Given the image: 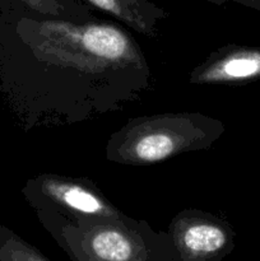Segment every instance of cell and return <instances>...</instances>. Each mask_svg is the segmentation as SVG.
<instances>
[{"mask_svg":"<svg viewBox=\"0 0 260 261\" xmlns=\"http://www.w3.org/2000/svg\"><path fill=\"white\" fill-rule=\"evenodd\" d=\"M152 84L142 47L119 23L0 12V94L25 133L121 111Z\"/></svg>","mask_w":260,"mask_h":261,"instance_id":"obj_1","label":"cell"},{"mask_svg":"<svg viewBox=\"0 0 260 261\" xmlns=\"http://www.w3.org/2000/svg\"><path fill=\"white\" fill-rule=\"evenodd\" d=\"M41 226L70 261H176L167 231L122 213L115 218H68L35 212Z\"/></svg>","mask_w":260,"mask_h":261,"instance_id":"obj_2","label":"cell"},{"mask_svg":"<svg viewBox=\"0 0 260 261\" xmlns=\"http://www.w3.org/2000/svg\"><path fill=\"white\" fill-rule=\"evenodd\" d=\"M226 132L218 119L201 112H165L132 117L110 135L106 160L124 166H152L183 153L211 148Z\"/></svg>","mask_w":260,"mask_h":261,"instance_id":"obj_3","label":"cell"},{"mask_svg":"<svg viewBox=\"0 0 260 261\" xmlns=\"http://www.w3.org/2000/svg\"><path fill=\"white\" fill-rule=\"evenodd\" d=\"M22 195L35 212H55L68 218H115L122 212L92 180L42 173L25 181Z\"/></svg>","mask_w":260,"mask_h":261,"instance_id":"obj_4","label":"cell"},{"mask_svg":"<svg viewBox=\"0 0 260 261\" xmlns=\"http://www.w3.org/2000/svg\"><path fill=\"white\" fill-rule=\"evenodd\" d=\"M176 261H222L235 246L227 221L200 209H184L168 224Z\"/></svg>","mask_w":260,"mask_h":261,"instance_id":"obj_5","label":"cell"},{"mask_svg":"<svg viewBox=\"0 0 260 261\" xmlns=\"http://www.w3.org/2000/svg\"><path fill=\"white\" fill-rule=\"evenodd\" d=\"M260 81V46L229 43L212 53L189 74L193 86H242Z\"/></svg>","mask_w":260,"mask_h":261,"instance_id":"obj_6","label":"cell"},{"mask_svg":"<svg viewBox=\"0 0 260 261\" xmlns=\"http://www.w3.org/2000/svg\"><path fill=\"white\" fill-rule=\"evenodd\" d=\"M89 8H96L111 15L144 37L160 36V23L170 13L150 0H82Z\"/></svg>","mask_w":260,"mask_h":261,"instance_id":"obj_7","label":"cell"},{"mask_svg":"<svg viewBox=\"0 0 260 261\" xmlns=\"http://www.w3.org/2000/svg\"><path fill=\"white\" fill-rule=\"evenodd\" d=\"M7 10L73 20H87L94 17L91 8L82 0H0V12Z\"/></svg>","mask_w":260,"mask_h":261,"instance_id":"obj_8","label":"cell"},{"mask_svg":"<svg viewBox=\"0 0 260 261\" xmlns=\"http://www.w3.org/2000/svg\"><path fill=\"white\" fill-rule=\"evenodd\" d=\"M0 261H51L37 247L0 224Z\"/></svg>","mask_w":260,"mask_h":261,"instance_id":"obj_9","label":"cell"},{"mask_svg":"<svg viewBox=\"0 0 260 261\" xmlns=\"http://www.w3.org/2000/svg\"><path fill=\"white\" fill-rule=\"evenodd\" d=\"M203 2L212 3V4L222 5L227 4V3H235V4H240L242 7L250 8L256 12H260V0H203Z\"/></svg>","mask_w":260,"mask_h":261,"instance_id":"obj_10","label":"cell"}]
</instances>
